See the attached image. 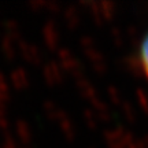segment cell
Wrapping results in <instances>:
<instances>
[{
	"instance_id": "obj_1",
	"label": "cell",
	"mask_w": 148,
	"mask_h": 148,
	"mask_svg": "<svg viewBox=\"0 0 148 148\" xmlns=\"http://www.w3.org/2000/svg\"><path fill=\"white\" fill-rule=\"evenodd\" d=\"M138 62H140V67L148 78V32L141 40L140 48H138Z\"/></svg>"
},
{
	"instance_id": "obj_2",
	"label": "cell",
	"mask_w": 148,
	"mask_h": 148,
	"mask_svg": "<svg viewBox=\"0 0 148 148\" xmlns=\"http://www.w3.org/2000/svg\"><path fill=\"white\" fill-rule=\"evenodd\" d=\"M0 49H1V52L4 55V58H7V59L15 58L16 49H15L14 42H12V38H10V37L4 36L1 38V41H0Z\"/></svg>"
},
{
	"instance_id": "obj_3",
	"label": "cell",
	"mask_w": 148,
	"mask_h": 148,
	"mask_svg": "<svg viewBox=\"0 0 148 148\" xmlns=\"http://www.w3.org/2000/svg\"><path fill=\"white\" fill-rule=\"evenodd\" d=\"M10 79H11V82H12V85H14L15 88H18V89H21L22 86H25L26 82H27L26 73H25V70L23 69L12 70L11 74H10Z\"/></svg>"
},
{
	"instance_id": "obj_4",
	"label": "cell",
	"mask_w": 148,
	"mask_h": 148,
	"mask_svg": "<svg viewBox=\"0 0 148 148\" xmlns=\"http://www.w3.org/2000/svg\"><path fill=\"white\" fill-rule=\"evenodd\" d=\"M15 133H16V137L21 140L22 143H26L29 137H30V134H29V129L27 126L25 125V122L22 121H16L15 123Z\"/></svg>"
},
{
	"instance_id": "obj_5",
	"label": "cell",
	"mask_w": 148,
	"mask_h": 148,
	"mask_svg": "<svg viewBox=\"0 0 148 148\" xmlns=\"http://www.w3.org/2000/svg\"><path fill=\"white\" fill-rule=\"evenodd\" d=\"M3 30L7 34V37H10V38L18 37V26H16V22H14V21L3 22Z\"/></svg>"
},
{
	"instance_id": "obj_6",
	"label": "cell",
	"mask_w": 148,
	"mask_h": 148,
	"mask_svg": "<svg viewBox=\"0 0 148 148\" xmlns=\"http://www.w3.org/2000/svg\"><path fill=\"white\" fill-rule=\"evenodd\" d=\"M3 148H18L15 140L7 133H4V136H3Z\"/></svg>"
},
{
	"instance_id": "obj_7",
	"label": "cell",
	"mask_w": 148,
	"mask_h": 148,
	"mask_svg": "<svg viewBox=\"0 0 148 148\" xmlns=\"http://www.w3.org/2000/svg\"><path fill=\"white\" fill-rule=\"evenodd\" d=\"M7 127H8V121H7V118H5V114L4 112H0V129L5 132Z\"/></svg>"
}]
</instances>
